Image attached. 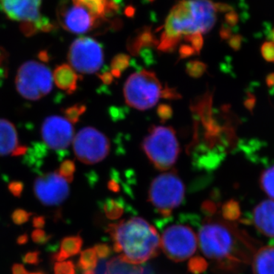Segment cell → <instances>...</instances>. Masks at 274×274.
<instances>
[{
	"instance_id": "obj_55",
	"label": "cell",
	"mask_w": 274,
	"mask_h": 274,
	"mask_svg": "<svg viewBox=\"0 0 274 274\" xmlns=\"http://www.w3.org/2000/svg\"><path fill=\"white\" fill-rule=\"evenodd\" d=\"M76 274V273H75Z\"/></svg>"
},
{
	"instance_id": "obj_39",
	"label": "cell",
	"mask_w": 274,
	"mask_h": 274,
	"mask_svg": "<svg viewBox=\"0 0 274 274\" xmlns=\"http://www.w3.org/2000/svg\"><path fill=\"white\" fill-rule=\"evenodd\" d=\"M94 251L97 254V258L105 259L108 258L111 255V248L107 244H97L94 246Z\"/></svg>"
},
{
	"instance_id": "obj_43",
	"label": "cell",
	"mask_w": 274,
	"mask_h": 274,
	"mask_svg": "<svg viewBox=\"0 0 274 274\" xmlns=\"http://www.w3.org/2000/svg\"><path fill=\"white\" fill-rule=\"evenodd\" d=\"M179 54H180L181 58L184 59L190 57V56L195 55L196 52H195L194 49H193L191 46L184 44V45L181 46L180 49H179Z\"/></svg>"
},
{
	"instance_id": "obj_2",
	"label": "cell",
	"mask_w": 274,
	"mask_h": 274,
	"mask_svg": "<svg viewBox=\"0 0 274 274\" xmlns=\"http://www.w3.org/2000/svg\"><path fill=\"white\" fill-rule=\"evenodd\" d=\"M217 19V7L210 0H182L171 9L165 23L159 49L175 51L183 36L207 33Z\"/></svg>"
},
{
	"instance_id": "obj_52",
	"label": "cell",
	"mask_w": 274,
	"mask_h": 274,
	"mask_svg": "<svg viewBox=\"0 0 274 274\" xmlns=\"http://www.w3.org/2000/svg\"><path fill=\"white\" fill-rule=\"evenodd\" d=\"M270 39L273 41V42L274 43V28L273 29H272L271 32H270Z\"/></svg>"
},
{
	"instance_id": "obj_28",
	"label": "cell",
	"mask_w": 274,
	"mask_h": 274,
	"mask_svg": "<svg viewBox=\"0 0 274 274\" xmlns=\"http://www.w3.org/2000/svg\"><path fill=\"white\" fill-rule=\"evenodd\" d=\"M75 171L76 165L73 161L67 159V160H65L64 162H62L57 172L66 182L71 183L73 181Z\"/></svg>"
},
{
	"instance_id": "obj_20",
	"label": "cell",
	"mask_w": 274,
	"mask_h": 274,
	"mask_svg": "<svg viewBox=\"0 0 274 274\" xmlns=\"http://www.w3.org/2000/svg\"><path fill=\"white\" fill-rule=\"evenodd\" d=\"M102 207L104 213L108 219L115 220L120 219L123 216L127 206L122 199L108 198L102 203Z\"/></svg>"
},
{
	"instance_id": "obj_53",
	"label": "cell",
	"mask_w": 274,
	"mask_h": 274,
	"mask_svg": "<svg viewBox=\"0 0 274 274\" xmlns=\"http://www.w3.org/2000/svg\"><path fill=\"white\" fill-rule=\"evenodd\" d=\"M83 274H96L94 270H88V271L83 272Z\"/></svg>"
},
{
	"instance_id": "obj_35",
	"label": "cell",
	"mask_w": 274,
	"mask_h": 274,
	"mask_svg": "<svg viewBox=\"0 0 274 274\" xmlns=\"http://www.w3.org/2000/svg\"><path fill=\"white\" fill-rule=\"evenodd\" d=\"M157 114L162 122L169 120L173 115V110L170 105L162 104L158 107Z\"/></svg>"
},
{
	"instance_id": "obj_19",
	"label": "cell",
	"mask_w": 274,
	"mask_h": 274,
	"mask_svg": "<svg viewBox=\"0 0 274 274\" xmlns=\"http://www.w3.org/2000/svg\"><path fill=\"white\" fill-rule=\"evenodd\" d=\"M83 244V238L80 235L66 237L62 240L60 251L54 255V259L57 262H63L69 257L80 253Z\"/></svg>"
},
{
	"instance_id": "obj_23",
	"label": "cell",
	"mask_w": 274,
	"mask_h": 274,
	"mask_svg": "<svg viewBox=\"0 0 274 274\" xmlns=\"http://www.w3.org/2000/svg\"><path fill=\"white\" fill-rule=\"evenodd\" d=\"M46 153V145L44 144L37 143L27 152L26 162L31 166H38V163L41 162Z\"/></svg>"
},
{
	"instance_id": "obj_18",
	"label": "cell",
	"mask_w": 274,
	"mask_h": 274,
	"mask_svg": "<svg viewBox=\"0 0 274 274\" xmlns=\"http://www.w3.org/2000/svg\"><path fill=\"white\" fill-rule=\"evenodd\" d=\"M18 145V135L14 125L0 119V156L12 154Z\"/></svg>"
},
{
	"instance_id": "obj_7",
	"label": "cell",
	"mask_w": 274,
	"mask_h": 274,
	"mask_svg": "<svg viewBox=\"0 0 274 274\" xmlns=\"http://www.w3.org/2000/svg\"><path fill=\"white\" fill-rule=\"evenodd\" d=\"M15 86L24 98L39 100L52 90V73L46 66L38 62H26L18 69Z\"/></svg>"
},
{
	"instance_id": "obj_5",
	"label": "cell",
	"mask_w": 274,
	"mask_h": 274,
	"mask_svg": "<svg viewBox=\"0 0 274 274\" xmlns=\"http://www.w3.org/2000/svg\"><path fill=\"white\" fill-rule=\"evenodd\" d=\"M185 186L175 171L153 179L148 190V201L163 217H169L184 201Z\"/></svg>"
},
{
	"instance_id": "obj_29",
	"label": "cell",
	"mask_w": 274,
	"mask_h": 274,
	"mask_svg": "<svg viewBox=\"0 0 274 274\" xmlns=\"http://www.w3.org/2000/svg\"><path fill=\"white\" fill-rule=\"evenodd\" d=\"M208 268V263L201 256L192 258L188 263V270L193 274H201L204 273Z\"/></svg>"
},
{
	"instance_id": "obj_31",
	"label": "cell",
	"mask_w": 274,
	"mask_h": 274,
	"mask_svg": "<svg viewBox=\"0 0 274 274\" xmlns=\"http://www.w3.org/2000/svg\"><path fill=\"white\" fill-rule=\"evenodd\" d=\"M32 213L22 209H17L12 213V219L14 223L21 226L26 223L30 219Z\"/></svg>"
},
{
	"instance_id": "obj_4",
	"label": "cell",
	"mask_w": 274,
	"mask_h": 274,
	"mask_svg": "<svg viewBox=\"0 0 274 274\" xmlns=\"http://www.w3.org/2000/svg\"><path fill=\"white\" fill-rule=\"evenodd\" d=\"M142 147L150 162L160 171L170 169L180 153L176 132L168 127L153 126Z\"/></svg>"
},
{
	"instance_id": "obj_24",
	"label": "cell",
	"mask_w": 274,
	"mask_h": 274,
	"mask_svg": "<svg viewBox=\"0 0 274 274\" xmlns=\"http://www.w3.org/2000/svg\"><path fill=\"white\" fill-rule=\"evenodd\" d=\"M222 214L225 220L235 221L241 216V208L238 201L230 200L223 204L222 207Z\"/></svg>"
},
{
	"instance_id": "obj_10",
	"label": "cell",
	"mask_w": 274,
	"mask_h": 274,
	"mask_svg": "<svg viewBox=\"0 0 274 274\" xmlns=\"http://www.w3.org/2000/svg\"><path fill=\"white\" fill-rule=\"evenodd\" d=\"M73 150L79 160L87 165H93L108 156L109 139L94 128H85L74 138Z\"/></svg>"
},
{
	"instance_id": "obj_49",
	"label": "cell",
	"mask_w": 274,
	"mask_h": 274,
	"mask_svg": "<svg viewBox=\"0 0 274 274\" xmlns=\"http://www.w3.org/2000/svg\"><path fill=\"white\" fill-rule=\"evenodd\" d=\"M229 43H230V46L233 49H238L240 47V45H241V38L238 36L234 37L230 40Z\"/></svg>"
},
{
	"instance_id": "obj_48",
	"label": "cell",
	"mask_w": 274,
	"mask_h": 274,
	"mask_svg": "<svg viewBox=\"0 0 274 274\" xmlns=\"http://www.w3.org/2000/svg\"><path fill=\"white\" fill-rule=\"evenodd\" d=\"M108 187L111 191L118 192L120 190V185L115 179H113L108 182Z\"/></svg>"
},
{
	"instance_id": "obj_13",
	"label": "cell",
	"mask_w": 274,
	"mask_h": 274,
	"mask_svg": "<svg viewBox=\"0 0 274 274\" xmlns=\"http://www.w3.org/2000/svg\"><path fill=\"white\" fill-rule=\"evenodd\" d=\"M58 17L66 31L77 35L90 31L97 18L87 9L74 3L70 6H61Z\"/></svg>"
},
{
	"instance_id": "obj_27",
	"label": "cell",
	"mask_w": 274,
	"mask_h": 274,
	"mask_svg": "<svg viewBox=\"0 0 274 274\" xmlns=\"http://www.w3.org/2000/svg\"><path fill=\"white\" fill-rule=\"evenodd\" d=\"M207 69L205 63L198 60L188 62L186 65V72L193 78H200L202 77Z\"/></svg>"
},
{
	"instance_id": "obj_25",
	"label": "cell",
	"mask_w": 274,
	"mask_h": 274,
	"mask_svg": "<svg viewBox=\"0 0 274 274\" xmlns=\"http://www.w3.org/2000/svg\"><path fill=\"white\" fill-rule=\"evenodd\" d=\"M260 183L263 190L274 200V166L262 173Z\"/></svg>"
},
{
	"instance_id": "obj_15",
	"label": "cell",
	"mask_w": 274,
	"mask_h": 274,
	"mask_svg": "<svg viewBox=\"0 0 274 274\" xmlns=\"http://www.w3.org/2000/svg\"><path fill=\"white\" fill-rule=\"evenodd\" d=\"M252 220L260 232L274 238V201H265L258 204L254 210Z\"/></svg>"
},
{
	"instance_id": "obj_46",
	"label": "cell",
	"mask_w": 274,
	"mask_h": 274,
	"mask_svg": "<svg viewBox=\"0 0 274 274\" xmlns=\"http://www.w3.org/2000/svg\"><path fill=\"white\" fill-rule=\"evenodd\" d=\"M12 274H29L22 264H15L12 266Z\"/></svg>"
},
{
	"instance_id": "obj_3",
	"label": "cell",
	"mask_w": 274,
	"mask_h": 274,
	"mask_svg": "<svg viewBox=\"0 0 274 274\" xmlns=\"http://www.w3.org/2000/svg\"><path fill=\"white\" fill-rule=\"evenodd\" d=\"M108 233L118 259L124 264L138 265L157 256L160 238L157 230L141 217L123 219L109 225Z\"/></svg>"
},
{
	"instance_id": "obj_36",
	"label": "cell",
	"mask_w": 274,
	"mask_h": 274,
	"mask_svg": "<svg viewBox=\"0 0 274 274\" xmlns=\"http://www.w3.org/2000/svg\"><path fill=\"white\" fill-rule=\"evenodd\" d=\"M32 238L36 244H44L51 239V236L42 229H35L32 234Z\"/></svg>"
},
{
	"instance_id": "obj_32",
	"label": "cell",
	"mask_w": 274,
	"mask_h": 274,
	"mask_svg": "<svg viewBox=\"0 0 274 274\" xmlns=\"http://www.w3.org/2000/svg\"><path fill=\"white\" fill-rule=\"evenodd\" d=\"M54 274H75V267L72 261L57 262L54 265Z\"/></svg>"
},
{
	"instance_id": "obj_21",
	"label": "cell",
	"mask_w": 274,
	"mask_h": 274,
	"mask_svg": "<svg viewBox=\"0 0 274 274\" xmlns=\"http://www.w3.org/2000/svg\"><path fill=\"white\" fill-rule=\"evenodd\" d=\"M97 254L94 248H88L83 251L79 260L78 267L82 271L94 270L97 265Z\"/></svg>"
},
{
	"instance_id": "obj_12",
	"label": "cell",
	"mask_w": 274,
	"mask_h": 274,
	"mask_svg": "<svg viewBox=\"0 0 274 274\" xmlns=\"http://www.w3.org/2000/svg\"><path fill=\"white\" fill-rule=\"evenodd\" d=\"M41 135L46 146L58 152L64 151L73 140V127L63 117L51 116L43 123Z\"/></svg>"
},
{
	"instance_id": "obj_40",
	"label": "cell",
	"mask_w": 274,
	"mask_h": 274,
	"mask_svg": "<svg viewBox=\"0 0 274 274\" xmlns=\"http://www.w3.org/2000/svg\"><path fill=\"white\" fill-rule=\"evenodd\" d=\"M8 188L13 196L20 197L24 190V184L22 182L15 181V182L9 183Z\"/></svg>"
},
{
	"instance_id": "obj_54",
	"label": "cell",
	"mask_w": 274,
	"mask_h": 274,
	"mask_svg": "<svg viewBox=\"0 0 274 274\" xmlns=\"http://www.w3.org/2000/svg\"><path fill=\"white\" fill-rule=\"evenodd\" d=\"M29 274H42V273H29Z\"/></svg>"
},
{
	"instance_id": "obj_38",
	"label": "cell",
	"mask_w": 274,
	"mask_h": 274,
	"mask_svg": "<svg viewBox=\"0 0 274 274\" xmlns=\"http://www.w3.org/2000/svg\"><path fill=\"white\" fill-rule=\"evenodd\" d=\"M40 256H41V253L38 251L28 252L23 256L22 261L26 264L37 265V264H39L40 261H41Z\"/></svg>"
},
{
	"instance_id": "obj_44",
	"label": "cell",
	"mask_w": 274,
	"mask_h": 274,
	"mask_svg": "<svg viewBox=\"0 0 274 274\" xmlns=\"http://www.w3.org/2000/svg\"><path fill=\"white\" fill-rule=\"evenodd\" d=\"M97 77H99L102 83L105 85H111L114 80V77L110 72H102V73L97 74Z\"/></svg>"
},
{
	"instance_id": "obj_11",
	"label": "cell",
	"mask_w": 274,
	"mask_h": 274,
	"mask_svg": "<svg viewBox=\"0 0 274 274\" xmlns=\"http://www.w3.org/2000/svg\"><path fill=\"white\" fill-rule=\"evenodd\" d=\"M34 191L38 201L45 206L60 205L69 194L68 182L55 172L40 176L34 184Z\"/></svg>"
},
{
	"instance_id": "obj_8",
	"label": "cell",
	"mask_w": 274,
	"mask_h": 274,
	"mask_svg": "<svg viewBox=\"0 0 274 274\" xmlns=\"http://www.w3.org/2000/svg\"><path fill=\"white\" fill-rule=\"evenodd\" d=\"M160 247L171 261L182 262L196 252L197 238L190 226L174 224L162 232Z\"/></svg>"
},
{
	"instance_id": "obj_51",
	"label": "cell",
	"mask_w": 274,
	"mask_h": 274,
	"mask_svg": "<svg viewBox=\"0 0 274 274\" xmlns=\"http://www.w3.org/2000/svg\"><path fill=\"white\" fill-rule=\"evenodd\" d=\"M38 58L41 61L43 62H49V54H48L47 51H41V52L38 54Z\"/></svg>"
},
{
	"instance_id": "obj_14",
	"label": "cell",
	"mask_w": 274,
	"mask_h": 274,
	"mask_svg": "<svg viewBox=\"0 0 274 274\" xmlns=\"http://www.w3.org/2000/svg\"><path fill=\"white\" fill-rule=\"evenodd\" d=\"M42 0H0L2 10L11 19L23 22L36 23Z\"/></svg>"
},
{
	"instance_id": "obj_37",
	"label": "cell",
	"mask_w": 274,
	"mask_h": 274,
	"mask_svg": "<svg viewBox=\"0 0 274 274\" xmlns=\"http://www.w3.org/2000/svg\"><path fill=\"white\" fill-rule=\"evenodd\" d=\"M261 54L267 61L274 62V43L273 41L264 43L261 46Z\"/></svg>"
},
{
	"instance_id": "obj_34",
	"label": "cell",
	"mask_w": 274,
	"mask_h": 274,
	"mask_svg": "<svg viewBox=\"0 0 274 274\" xmlns=\"http://www.w3.org/2000/svg\"><path fill=\"white\" fill-rule=\"evenodd\" d=\"M186 41L190 43V46L194 49L196 54H199L202 49L204 40H203L202 35L196 34V35H190V36L186 37Z\"/></svg>"
},
{
	"instance_id": "obj_26",
	"label": "cell",
	"mask_w": 274,
	"mask_h": 274,
	"mask_svg": "<svg viewBox=\"0 0 274 274\" xmlns=\"http://www.w3.org/2000/svg\"><path fill=\"white\" fill-rule=\"evenodd\" d=\"M86 106L83 104H77L73 106L66 108L63 111L66 120L69 123H76L80 120V117L86 112Z\"/></svg>"
},
{
	"instance_id": "obj_6",
	"label": "cell",
	"mask_w": 274,
	"mask_h": 274,
	"mask_svg": "<svg viewBox=\"0 0 274 274\" xmlns=\"http://www.w3.org/2000/svg\"><path fill=\"white\" fill-rule=\"evenodd\" d=\"M162 91V84L156 73L144 69L132 74L128 79L123 88V94L128 105L145 111L158 103Z\"/></svg>"
},
{
	"instance_id": "obj_30",
	"label": "cell",
	"mask_w": 274,
	"mask_h": 274,
	"mask_svg": "<svg viewBox=\"0 0 274 274\" xmlns=\"http://www.w3.org/2000/svg\"><path fill=\"white\" fill-rule=\"evenodd\" d=\"M130 57L127 54H120L113 58L111 63V70L117 71L122 73L129 66Z\"/></svg>"
},
{
	"instance_id": "obj_33",
	"label": "cell",
	"mask_w": 274,
	"mask_h": 274,
	"mask_svg": "<svg viewBox=\"0 0 274 274\" xmlns=\"http://www.w3.org/2000/svg\"><path fill=\"white\" fill-rule=\"evenodd\" d=\"M217 208V204L213 199L204 201L201 205V211L207 216V218L213 217L216 214Z\"/></svg>"
},
{
	"instance_id": "obj_16",
	"label": "cell",
	"mask_w": 274,
	"mask_h": 274,
	"mask_svg": "<svg viewBox=\"0 0 274 274\" xmlns=\"http://www.w3.org/2000/svg\"><path fill=\"white\" fill-rule=\"evenodd\" d=\"M53 78L59 89L72 94L77 90V81L80 77L69 65L62 64L56 68Z\"/></svg>"
},
{
	"instance_id": "obj_42",
	"label": "cell",
	"mask_w": 274,
	"mask_h": 274,
	"mask_svg": "<svg viewBox=\"0 0 274 274\" xmlns=\"http://www.w3.org/2000/svg\"><path fill=\"white\" fill-rule=\"evenodd\" d=\"M20 29H21L23 34L27 37L32 36L38 32V29H37L35 23L33 22L21 23Z\"/></svg>"
},
{
	"instance_id": "obj_50",
	"label": "cell",
	"mask_w": 274,
	"mask_h": 274,
	"mask_svg": "<svg viewBox=\"0 0 274 274\" xmlns=\"http://www.w3.org/2000/svg\"><path fill=\"white\" fill-rule=\"evenodd\" d=\"M17 244L19 245H24V244H27L29 241V235L27 234H23V235H19L17 238Z\"/></svg>"
},
{
	"instance_id": "obj_1",
	"label": "cell",
	"mask_w": 274,
	"mask_h": 274,
	"mask_svg": "<svg viewBox=\"0 0 274 274\" xmlns=\"http://www.w3.org/2000/svg\"><path fill=\"white\" fill-rule=\"evenodd\" d=\"M198 237L203 254L219 271H235L251 260L254 245L249 237L228 222L207 218Z\"/></svg>"
},
{
	"instance_id": "obj_22",
	"label": "cell",
	"mask_w": 274,
	"mask_h": 274,
	"mask_svg": "<svg viewBox=\"0 0 274 274\" xmlns=\"http://www.w3.org/2000/svg\"><path fill=\"white\" fill-rule=\"evenodd\" d=\"M72 2L74 4L87 9L97 18L103 17L107 9L106 0H72Z\"/></svg>"
},
{
	"instance_id": "obj_47",
	"label": "cell",
	"mask_w": 274,
	"mask_h": 274,
	"mask_svg": "<svg viewBox=\"0 0 274 274\" xmlns=\"http://www.w3.org/2000/svg\"><path fill=\"white\" fill-rule=\"evenodd\" d=\"M28 150L29 148L27 147L24 146V145H18L17 146V148L14 150L13 153H12V156H24L27 153Z\"/></svg>"
},
{
	"instance_id": "obj_45",
	"label": "cell",
	"mask_w": 274,
	"mask_h": 274,
	"mask_svg": "<svg viewBox=\"0 0 274 274\" xmlns=\"http://www.w3.org/2000/svg\"><path fill=\"white\" fill-rule=\"evenodd\" d=\"M46 219L44 216H39L34 218L33 226L35 228L41 229L45 227Z\"/></svg>"
},
{
	"instance_id": "obj_9",
	"label": "cell",
	"mask_w": 274,
	"mask_h": 274,
	"mask_svg": "<svg viewBox=\"0 0 274 274\" xmlns=\"http://www.w3.org/2000/svg\"><path fill=\"white\" fill-rule=\"evenodd\" d=\"M68 60L72 69L83 74L97 72L104 63L102 46L93 38H77L71 44Z\"/></svg>"
},
{
	"instance_id": "obj_41",
	"label": "cell",
	"mask_w": 274,
	"mask_h": 274,
	"mask_svg": "<svg viewBox=\"0 0 274 274\" xmlns=\"http://www.w3.org/2000/svg\"><path fill=\"white\" fill-rule=\"evenodd\" d=\"M161 97L163 98L171 99V100H176V99L182 98V95L179 94L176 89L169 88L168 86H165V89L162 91Z\"/></svg>"
},
{
	"instance_id": "obj_17",
	"label": "cell",
	"mask_w": 274,
	"mask_h": 274,
	"mask_svg": "<svg viewBox=\"0 0 274 274\" xmlns=\"http://www.w3.org/2000/svg\"><path fill=\"white\" fill-rule=\"evenodd\" d=\"M254 274H274V244L261 247L252 263Z\"/></svg>"
}]
</instances>
